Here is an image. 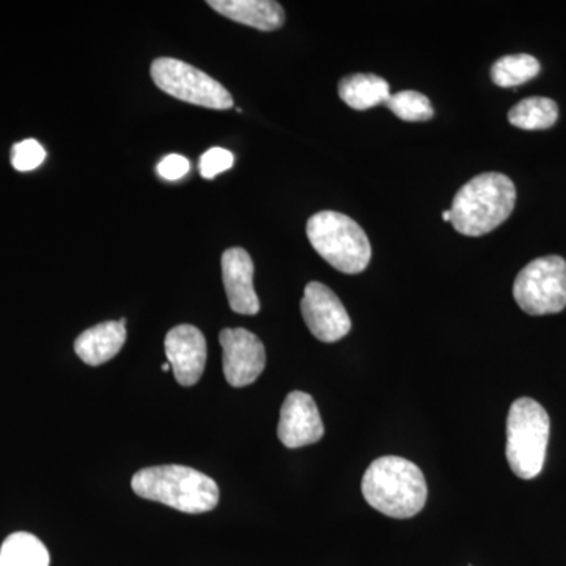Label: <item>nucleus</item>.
Returning <instances> with one entry per match:
<instances>
[{"mask_svg":"<svg viewBox=\"0 0 566 566\" xmlns=\"http://www.w3.org/2000/svg\"><path fill=\"white\" fill-rule=\"evenodd\" d=\"M558 118L557 103L543 96L526 98L509 112V120L513 126L526 132H543L553 128Z\"/></svg>","mask_w":566,"mask_h":566,"instance_id":"obj_17","label":"nucleus"},{"mask_svg":"<svg viewBox=\"0 0 566 566\" xmlns=\"http://www.w3.org/2000/svg\"><path fill=\"white\" fill-rule=\"evenodd\" d=\"M50 551L41 539L28 532L7 536L0 547V566H50Z\"/></svg>","mask_w":566,"mask_h":566,"instance_id":"obj_16","label":"nucleus"},{"mask_svg":"<svg viewBox=\"0 0 566 566\" xmlns=\"http://www.w3.org/2000/svg\"><path fill=\"white\" fill-rule=\"evenodd\" d=\"M513 296L528 315L560 314L566 307V260L547 255L528 263L517 274Z\"/></svg>","mask_w":566,"mask_h":566,"instance_id":"obj_6","label":"nucleus"},{"mask_svg":"<svg viewBox=\"0 0 566 566\" xmlns=\"http://www.w3.org/2000/svg\"><path fill=\"white\" fill-rule=\"evenodd\" d=\"M189 167H191V164L185 156L169 155L158 164V174L164 180L177 181L189 172Z\"/></svg>","mask_w":566,"mask_h":566,"instance_id":"obj_22","label":"nucleus"},{"mask_svg":"<svg viewBox=\"0 0 566 566\" xmlns=\"http://www.w3.org/2000/svg\"><path fill=\"white\" fill-rule=\"evenodd\" d=\"M134 493L182 513L211 512L219 504L218 483L188 465L145 468L132 480Z\"/></svg>","mask_w":566,"mask_h":566,"instance_id":"obj_2","label":"nucleus"},{"mask_svg":"<svg viewBox=\"0 0 566 566\" xmlns=\"http://www.w3.org/2000/svg\"><path fill=\"white\" fill-rule=\"evenodd\" d=\"M515 203L516 188L506 175L482 174L457 192L450 222L464 237H482L502 226L515 210Z\"/></svg>","mask_w":566,"mask_h":566,"instance_id":"obj_3","label":"nucleus"},{"mask_svg":"<svg viewBox=\"0 0 566 566\" xmlns=\"http://www.w3.org/2000/svg\"><path fill=\"white\" fill-rule=\"evenodd\" d=\"M223 357V376L233 387L251 386L266 367L264 345L251 331L237 327L219 334Z\"/></svg>","mask_w":566,"mask_h":566,"instance_id":"obj_8","label":"nucleus"},{"mask_svg":"<svg viewBox=\"0 0 566 566\" xmlns=\"http://www.w3.org/2000/svg\"><path fill=\"white\" fill-rule=\"evenodd\" d=\"M442 218H444L446 222L452 221V212H450V210L442 212Z\"/></svg>","mask_w":566,"mask_h":566,"instance_id":"obj_23","label":"nucleus"},{"mask_svg":"<svg viewBox=\"0 0 566 566\" xmlns=\"http://www.w3.org/2000/svg\"><path fill=\"white\" fill-rule=\"evenodd\" d=\"M551 420L538 401L517 398L506 419V461L520 479H535L545 465Z\"/></svg>","mask_w":566,"mask_h":566,"instance_id":"obj_5","label":"nucleus"},{"mask_svg":"<svg viewBox=\"0 0 566 566\" xmlns=\"http://www.w3.org/2000/svg\"><path fill=\"white\" fill-rule=\"evenodd\" d=\"M386 106L405 122H427L433 118L434 111L423 93L405 91L390 95Z\"/></svg>","mask_w":566,"mask_h":566,"instance_id":"obj_19","label":"nucleus"},{"mask_svg":"<svg viewBox=\"0 0 566 566\" xmlns=\"http://www.w3.org/2000/svg\"><path fill=\"white\" fill-rule=\"evenodd\" d=\"M212 10L240 24L259 31H277L285 22V11L273 0H210Z\"/></svg>","mask_w":566,"mask_h":566,"instance_id":"obj_14","label":"nucleus"},{"mask_svg":"<svg viewBox=\"0 0 566 566\" xmlns=\"http://www.w3.org/2000/svg\"><path fill=\"white\" fill-rule=\"evenodd\" d=\"M125 318H122L120 322L96 324L76 338L74 352L80 356L82 363L92 365V367L109 363L125 345Z\"/></svg>","mask_w":566,"mask_h":566,"instance_id":"obj_13","label":"nucleus"},{"mask_svg":"<svg viewBox=\"0 0 566 566\" xmlns=\"http://www.w3.org/2000/svg\"><path fill=\"white\" fill-rule=\"evenodd\" d=\"M151 77L167 95L181 102L226 111L233 107L229 91L203 71L177 59L161 57L151 63Z\"/></svg>","mask_w":566,"mask_h":566,"instance_id":"obj_7","label":"nucleus"},{"mask_svg":"<svg viewBox=\"0 0 566 566\" xmlns=\"http://www.w3.org/2000/svg\"><path fill=\"white\" fill-rule=\"evenodd\" d=\"M46 151L39 142L33 139L22 140L11 150V164L18 172H31L43 164Z\"/></svg>","mask_w":566,"mask_h":566,"instance_id":"obj_20","label":"nucleus"},{"mask_svg":"<svg viewBox=\"0 0 566 566\" xmlns=\"http://www.w3.org/2000/svg\"><path fill=\"white\" fill-rule=\"evenodd\" d=\"M163 370L164 371H170L172 370V365H170L169 363H166L163 365Z\"/></svg>","mask_w":566,"mask_h":566,"instance_id":"obj_24","label":"nucleus"},{"mask_svg":"<svg viewBox=\"0 0 566 566\" xmlns=\"http://www.w3.org/2000/svg\"><path fill=\"white\" fill-rule=\"evenodd\" d=\"M234 158L232 153L226 148H211L200 159V174L207 180L218 177L219 174L226 172L233 166Z\"/></svg>","mask_w":566,"mask_h":566,"instance_id":"obj_21","label":"nucleus"},{"mask_svg":"<svg viewBox=\"0 0 566 566\" xmlns=\"http://www.w3.org/2000/svg\"><path fill=\"white\" fill-rule=\"evenodd\" d=\"M222 281L234 314H259L260 301L253 289V262L248 251L232 248L223 252Z\"/></svg>","mask_w":566,"mask_h":566,"instance_id":"obj_12","label":"nucleus"},{"mask_svg":"<svg viewBox=\"0 0 566 566\" xmlns=\"http://www.w3.org/2000/svg\"><path fill=\"white\" fill-rule=\"evenodd\" d=\"M164 346L175 379L185 387L197 385L207 364V340L200 329L192 324L175 326L166 335Z\"/></svg>","mask_w":566,"mask_h":566,"instance_id":"obj_11","label":"nucleus"},{"mask_svg":"<svg viewBox=\"0 0 566 566\" xmlns=\"http://www.w3.org/2000/svg\"><path fill=\"white\" fill-rule=\"evenodd\" d=\"M338 95L353 109H371L389 102V82L376 74H352L338 84Z\"/></svg>","mask_w":566,"mask_h":566,"instance_id":"obj_15","label":"nucleus"},{"mask_svg":"<svg viewBox=\"0 0 566 566\" xmlns=\"http://www.w3.org/2000/svg\"><path fill=\"white\" fill-rule=\"evenodd\" d=\"M539 62L528 54L505 55L499 59L491 69V80L504 88L517 87L535 80L539 74Z\"/></svg>","mask_w":566,"mask_h":566,"instance_id":"obj_18","label":"nucleus"},{"mask_svg":"<svg viewBox=\"0 0 566 566\" xmlns=\"http://www.w3.org/2000/svg\"><path fill=\"white\" fill-rule=\"evenodd\" d=\"M312 248L331 266L345 274H359L371 259V245L363 227L337 211H322L307 222Z\"/></svg>","mask_w":566,"mask_h":566,"instance_id":"obj_4","label":"nucleus"},{"mask_svg":"<svg viewBox=\"0 0 566 566\" xmlns=\"http://www.w3.org/2000/svg\"><path fill=\"white\" fill-rule=\"evenodd\" d=\"M277 436L289 449L315 444L323 438L322 416L311 395L301 390L286 395L281 409Z\"/></svg>","mask_w":566,"mask_h":566,"instance_id":"obj_10","label":"nucleus"},{"mask_svg":"<svg viewBox=\"0 0 566 566\" xmlns=\"http://www.w3.org/2000/svg\"><path fill=\"white\" fill-rule=\"evenodd\" d=\"M301 312L311 333L324 344H334L352 331V318L337 294L319 282L304 290Z\"/></svg>","mask_w":566,"mask_h":566,"instance_id":"obj_9","label":"nucleus"},{"mask_svg":"<svg viewBox=\"0 0 566 566\" xmlns=\"http://www.w3.org/2000/svg\"><path fill=\"white\" fill-rule=\"evenodd\" d=\"M363 494L365 501L382 515L408 520L422 512L428 486L423 472L412 461L381 457L365 471Z\"/></svg>","mask_w":566,"mask_h":566,"instance_id":"obj_1","label":"nucleus"}]
</instances>
